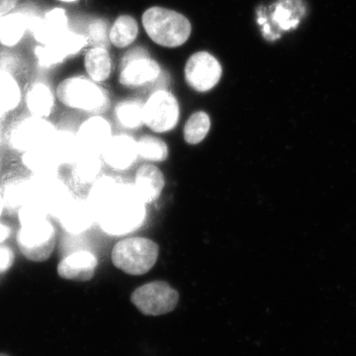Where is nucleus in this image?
Wrapping results in <instances>:
<instances>
[{
	"label": "nucleus",
	"instance_id": "3",
	"mask_svg": "<svg viewBox=\"0 0 356 356\" xmlns=\"http://www.w3.org/2000/svg\"><path fill=\"white\" fill-rule=\"evenodd\" d=\"M158 243L147 238H125L115 245L112 262L117 268L129 275H143L151 270L158 261Z\"/></svg>",
	"mask_w": 356,
	"mask_h": 356
},
{
	"label": "nucleus",
	"instance_id": "6",
	"mask_svg": "<svg viewBox=\"0 0 356 356\" xmlns=\"http://www.w3.org/2000/svg\"><path fill=\"white\" fill-rule=\"evenodd\" d=\"M57 96L65 106L88 112L100 111L108 102L104 89L84 76L65 79L58 86Z\"/></svg>",
	"mask_w": 356,
	"mask_h": 356
},
{
	"label": "nucleus",
	"instance_id": "2",
	"mask_svg": "<svg viewBox=\"0 0 356 356\" xmlns=\"http://www.w3.org/2000/svg\"><path fill=\"white\" fill-rule=\"evenodd\" d=\"M143 25L154 43L165 48L182 46L191 35V24L182 14L163 7L147 9Z\"/></svg>",
	"mask_w": 356,
	"mask_h": 356
},
{
	"label": "nucleus",
	"instance_id": "39",
	"mask_svg": "<svg viewBox=\"0 0 356 356\" xmlns=\"http://www.w3.org/2000/svg\"><path fill=\"white\" fill-rule=\"evenodd\" d=\"M0 356H8L7 355H3V353H0Z\"/></svg>",
	"mask_w": 356,
	"mask_h": 356
},
{
	"label": "nucleus",
	"instance_id": "29",
	"mask_svg": "<svg viewBox=\"0 0 356 356\" xmlns=\"http://www.w3.org/2000/svg\"><path fill=\"white\" fill-rule=\"evenodd\" d=\"M210 127L209 115L204 111L195 112L185 124L184 129L185 142L189 145H198L207 137Z\"/></svg>",
	"mask_w": 356,
	"mask_h": 356
},
{
	"label": "nucleus",
	"instance_id": "38",
	"mask_svg": "<svg viewBox=\"0 0 356 356\" xmlns=\"http://www.w3.org/2000/svg\"><path fill=\"white\" fill-rule=\"evenodd\" d=\"M60 1H64V2H74V1H76V0H60Z\"/></svg>",
	"mask_w": 356,
	"mask_h": 356
},
{
	"label": "nucleus",
	"instance_id": "40",
	"mask_svg": "<svg viewBox=\"0 0 356 356\" xmlns=\"http://www.w3.org/2000/svg\"><path fill=\"white\" fill-rule=\"evenodd\" d=\"M0 134H1V127H0Z\"/></svg>",
	"mask_w": 356,
	"mask_h": 356
},
{
	"label": "nucleus",
	"instance_id": "9",
	"mask_svg": "<svg viewBox=\"0 0 356 356\" xmlns=\"http://www.w3.org/2000/svg\"><path fill=\"white\" fill-rule=\"evenodd\" d=\"M178 120L179 104L168 91H156L144 104L145 125L154 133L170 132L177 127Z\"/></svg>",
	"mask_w": 356,
	"mask_h": 356
},
{
	"label": "nucleus",
	"instance_id": "33",
	"mask_svg": "<svg viewBox=\"0 0 356 356\" xmlns=\"http://www.w3.org/2000/svg\"><path fill=\"white\" fill-rule=\"evenodd\" d=\"M19 60L13 54L0 51V70L13 74V72L19 67Z\"/></svg>",
	"mask_w": 356,
	"mask_h": 356
},
{
	"label": "nucleus",
	"instance_id": "20",
	"mask_svg": "<svg viewBox=\"0 0 356 356\" xmlns=\"http://www.w3.org/2000/svg\"><path fill=\"white\" fill-rule=\"evenodd\" d=\"M22 163L34 175H58L62 165L48 145L22 154Z\"/></svg>",
	"mask_w": 356,
	"mask_h": 356
},
{
	"label": "nucleus",
	"instance_id": "30",
	"mask_svg": "<svg viewBox=\"0 0 356 356\" xmlns=\"http://www.w3.org/2000/svg\"><path fill=\"white\" fill-rule=\"evenodd\" d=\"M117 119L122 126L128 129H138L144 123V105L137 100H124L115 109Z\"/></svg>",
	"mask_w": 356,
	"mask_h": 356
},
{
	"label": "nucleus",
	"instance_id": "32",
	"mask_svg": "<svg viewBox=\"0 0 356 356\" xmlns=\"http://www.w3.org/2000/svg\"><path fill=\"white\" fill-rule=\"evenodd\" d=\"M88 40L95 47L105 48L107 41V23L103 20H96L91 23L88 30Z\"/></svg>",
	"mask_w": 356,
	"mask_h": 356
},
{
	"label": "nucleus",
	"instance_id": "15",
	"mask_svg": "<svg viewBox=\"0 0 356 356\" xmlns=\"http://www.w3.org/2000/svg\"><path fill=\"white\" fill-rule=\"evenodd\" d=\"M97 259L88 250H79L64 257L58 264V274L64 280L86 282L92 280Z\"/></svg>",
	"mask_w": 356,
	"mask_h": 356
},
{
	"label": "nucleus",
	"instance_id": "17",
	"mask_svg": "<svg viewBox=\"0 0 356 356\" xmlns=\"http://www.w3.org/2000/svg\"><path fill=\"white\" fill-rule=\"evenodd\" d=\"M165 184V177L159 168L145 165L138 170L134 187L143 202L149 204L154 202L161 196Z\"/></svg>",
	"mask_w": 356,
	"mask_h": 356
},
{
	"label": "nucleus",
	"instance_id": "27",
	"mask_svg": "<svg viewBox=\"0 0 356 356\" xmlns=\"http://www.w3.org/2000/svg\"><path fill=\"white\" fill-rule=\"evenodd\" d=\"M139 32L137 22L129 15H122L115 21L109 32V40L117 48H126L135 41Z\"/></svg>",
	"mask_w": 356,
	"mask_h": 356
},
{
	"label": "nucleus",
	"instance_id": "21",
	"mask_svg": "<svg viewBox=\"0 0 356 356\" xmlns=\"http://www.w3.org/2000/svg\"><path fill=\"white\" fill-rule=\"evenodd\" d=\"M30 29V21L22 11L6 14L0 17V43L6 47L19 43L25 31Z\"/></svg>",
	"mask_w": 356,
	"mask_h": 356
},
{
	"label": "nucleus",
	"instance_id": "24",
	"mask_svg": "<svg viewBox=\"0 0 356 356\" xmlns=\"http://www.w3.org/2000/svg\"><path fill=\"white\" fill-rule=\"evenodd\" d=\"M72 165L74 182L86 186L92 185L98 179V175L102 172V161L97 154L83 153Z\"/></svg>",
	"mask_w": 356,
	"mask_h": 356
},
{
	"label": "nucleus",
	"instance_id": "19",
	"mask_svg": "<svg viewBox=\"0 0 356 356\" xmlns=\"http://www.w3.org/2000/svg\"><path fill=\"white\" fill-rule=\"evenodd\" d=\"M48 146L60 165H74L83 154L76 134L70 131L57 130Z\"/></svg>",
	"mask_w": 356,
	"mask_h": 356
},
{
	"label": "nucleus",
	"instance_id": "13",
	"mask_svg": "<svg viewBox=\"0 0 356 356\" xmlns=\"http://www.w3.org/2000/svg\"><path fill=\"white\" fill-rule=\"evenodd\" d=\"M83 153L100 156L112 139V129L108 122L100 116L84 121L76 133Z\"/></svg>",
	"mask_w": 356,
	"mask_h": 356
},
{
	"label": "nucleus",
	"instance_id": "4",
	"mask_svg": "<svg viewBox=\"0 0 356 356\" xmlns=\"http://www.w3.org/2000/svg\"><path fill=\"white\" fill-rule=\"evenodd\" d=\"M21 254L28 261L43 262L50 259L57 243V232L49 217L20 225L16 238Z\"/></svg>",
	"mask_w": 356,
	"mask_h": 356
},
{
	"label": "nucleus",
	"instance_id": "8",
	"mask_svg": "<svg viewBox=\"0 0 356 356\" xmlns=\"http://www.w3.org/2000/svg\"><path fill=\"white\" fill-rule=\"evenodd\" d=\"M57 129L46 118L31 116L16 124L8 135V144L14 151L26 152L46 146Z\"/></svg>",
	"mask_w": 356,
	"mask_h": 356
},
{
	"label": "nucleus",
	"instance_id": "26",
	"mask_svg": "<svg viewBox=\"0 0 356 356\" xmlns=\"http://www.w3.org/2000/svg\"><path fill=\"white\" fill-rule=\"evenodd\" d=\"M21 91L13 74L0 70V117L19 105Z\"/></svg>",
	"mask_w": 356,
	"mask_h": 356
},
{
	"label": "nucleus",
	"instance_id": "31",
	"mask_svg": "<svg viewBox=\"0 0 356 356\" xmlns=\"http://www.w3.org/2000/svg\"><path fill=\"white\" fill-rule=\"evenodd\" d=\"M138 156L147 161H165L168 156V145L163 140L152 136H145L137 142Z\"/></svg>",
	"mask_w": 356,
	"mask_h": 356
},
{
	"label": "nucleus",
	"instance_id": "36",
	"mask_svg": "<svg viewBox=\"0 0 356 356\" xmlns=\"http://www.w3.org/2000/svg\"><path fill=\"white\" fill-rule=\"evenodd\" d=\"M11 229L6 224L0 222V245H2L10 236Z\"/></svg>",
	"mask_w": 356,
	"mask_h": 356
},
{
	"label": "nucleus",
	"instance_id": "7",
	"mask_svg": "<svg viewBox=\"0 0 356 356\" xmlns=\"http://www.w3.org/2000/svg\"><path fill=\"white\" fill-rule=\"evenodd\" d=\"M131 301L146 316H161L177 308L179 294L165 281H153L138 287Z\"/></svg>",
	"mask_w": 356,
	"mask_h": 356
},
{
	"label": "nucleus",
	"instance_id": "37",
	"mask_svg": "<svg viewBox=\"0 0 356 356\" xmlns=\"http://www.w3.org/2000/svg\"><path fill=\"white\" fill-rule=\"evenodd\" d=\"M4 209H6V207H4L3 201H2L1 197H0V217L3 214Z\"/></svg>",
	"mask_w": 356,
	"mask_h": 356
},
{
	"label": "nucleus",
	"instance_id": "5",
	"mask_svg": "<svg viewBox=\"0 0 356 356\" xmlns=\"http://www.w3.org/2000/svg\"><path fill=\"white\" fill-rule=\"evenodd\" d=\"M72 199L69 187L58 175L28 178V203L38 206L49 217L57 218Z\"/></svg>",
	"mask_w": 356,
	"mask_h": 356
},
{
	"label": "nucleus",
	"instance_id": "11",
	"mask_svg": "<svg viewBox=\"0 0 356 356\" xmlns=\"http://www.w3.org/2000/svg\"><path fill=\"white\" fill-rule=\"evenodd\" d=\"M161 67L156 60L149 58L144 49H135L126 54L122 60L120 83L129 88H136L151 83L158 79Z\"/></svg>",
	"mask_w": 356,
	"mask_h": 356
},
{
	"label": "nucleus",
	"instance_id": "34",
	"mask_svg": "<svg viewBox=\"0 0 356 356\" xmlns=\"http://www.w3.org/2000/svg\"><path fill=\"white\" fill-rule=\"evenodd\" d=\"M14 254L13 250L8 247L0 245V273L8 270L13 266Z\"/></svg>",
	"mask_w": 356,
	"mask_h": 356
},
{
	"label": "nucleus",
	"instance_id": "35",
	"mask_svg": "<svg viewBox=\"0 0 356 356\" xmlns=\"http://www.w3.org/2000/svg\"><path fill=\"white\" fill-rule=\"evenodd\" d=\"M16 3L17 0H0V17L10 13Z\"/></svg>",
	"mask_w": 356,
	"mask_h": 356
},
{
	"label": "nucleus",
	"instance_id": "12",
	"mask_svg": "<svg viewBox=\"0 0 356 356\" xmlns=\"http://www.w3.org/2000/svg\"><path fill=\"white\" fill-rule=\"evenodd\" d=\"M88 44L83 35L67 32L51 44L36 49V57L42 67H51L62 63L65 58L76 55Z\"/></svg>",
	"mask_w": 356,
	"mask_h": 356
},
{
	"label": "nucleus",
	"instance_id": "25",
	"mask_svg": "<svg viewBox=\"0 0 356 356\" xmlns=\"http://www.w3.org/2000/svg\"><path fill=\"white\" fill-rule=\"evenodd\" d=\"M304 13L301 0H281L274 11L273 21L281 30H289L299 24Z\"/></svg>",
	"mask_w": 356,
	"mask_h": 356
},
{
	"label": "nucleus",
	"instance_id": "14",
	"mask_svg": "<svg viewBox=\"0 0 356 356\" xmlns=\"http://www.w3.org/2000/svg\"><path fill=\"white\" fill-rule=\"evenodd\" d=\"M57 219L63 228L72 235L84 233L95 222V213L88 199L74 197L65 206Z\"/></svg>",
	"mask_w": 356,
	"mask_h": 356
},
{
	"label": "nucleus",
	"instance_id": "23",
	"mask_svg": "<svg viewBox=\"0 0 356 356\" xmlns=\"http://www.w3.org/2000/svg\"><path fill=\"white\" fill-rule=\"evenodd\" d=\"M84 65L88 76L95 83L106 81L111 74V58L105 48L95 47L90 49L84 58Z\"/></svg>",
	"mask_w": 356,
	"mask_h": 356
},
{
	"label": "nucleus",
	"instance_id": "16",
	"mask_svg": "<svg viewBox=\"0 0 356 356\" xmlns=\"http://www.w3.org/2000/svg\"><path fill=\"white\" fill-rule=\"evenodd\" d=\"M102 156L110 168L127 170L137 159V142L127 135L115 136L105 147Z\"/></svg>",
	"mask_w": 356,
	"mask_h": 356
},
{
	"label": "nucleus",
	"instance_id": "22",
	"mask_svg": "<svg viewBox=\"0 0 356 356\" xmlns=\"http://www.w3.org/2000/svg\"><path fill=\"white\" fill-rule=\"evenodd\" d=\"M26 104L32 116L47 118L53 111L55 98L46 84L35 83L28 91Z\"/></svg>",
	"mask_w": 356,
	"mask_h": 356
},
{
	"label": "nucleus",
	"instance_id": "28",
	"mask_svg": "<svg viewBox=\"0 0 356 356\" xmlns=\"http://www.w3.org/2000/svg\"><path fill=\"white\" fill-rule=\"evenodd\" d=\"M0 197L4 207L9 210H19L28 203V179H14L7 181L0 191Z\"/></svg>",
	"mask_w": 356,
	"mask_h": 356
},
{
	"label": "nucleus",
	"instance_id": "1",
	"mask_svg": "<svg viewBox=\"0 0 356 356\" xmlns=\"http://www.w3.org/2000/svg\"><path fill=\"white\" fill-rule=\"evenodd\" d=\"M88 201L95 221L107 235H127L140 228L146 219V204L134 184L118 178H98L91 185Z\"/></svg>",
	"mask_w": 356,
	"mask_h": 356
},
{
	"label": "nucleus",
	"instance_id": "10",
	"mask_svg": "<svg viewBox=\"0 0 356 356\" xmlns=\"http://www.w3.org/2000/svg\"><path fill=\"white\" fill-rule=\"evenodd\" d=\"M184 74L191 88L198 92H207L221 79L222 67L214 56L207 51H199L187 60Z\"/></svg>",
	"mask_w": 356,
	"mask_h": 356
},
{
	"label": "nucleus",
	"instance_id": "18",
	"mask_svg": "<svg viewBox=\"0 0 356 356\" xmlns=\"http://www.w3.org/2000/svg\"><path fill=\"white\" fill-rule=\"evenodd\" d=\"M69 31L65 11L60 8L49 11L46 16L40 18L32 28L35 39L43 44H51Z\"/></svg>",
	"mask_w": 356,
	"mask_h": 356
}]
</instances>
